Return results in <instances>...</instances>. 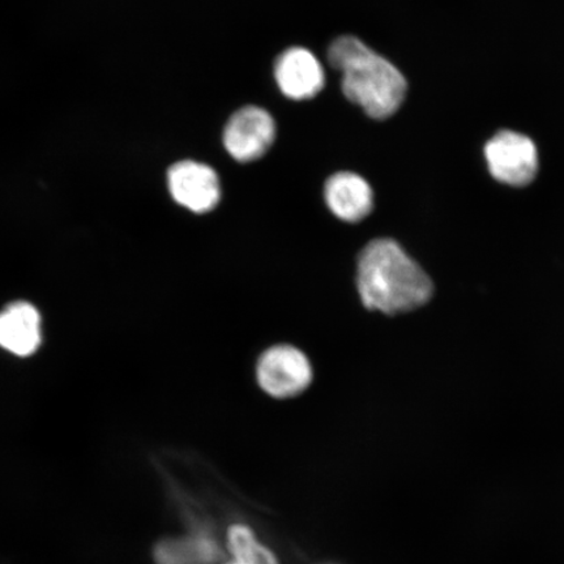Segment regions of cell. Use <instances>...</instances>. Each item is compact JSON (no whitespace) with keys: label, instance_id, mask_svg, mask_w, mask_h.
Instances as JSON below:
<instances>
[{"label":"cell","instance_id":"cell-1","mask_svg":"<svg viewBox=\"0 0 564 564\" xmlns=\"http://www.w3.org/2000/svg\"><path fill=\"white\" fill-rule=\"evenodd\" d=\"M356 285L365 308L384 315L426 305L434 288L427 273L391 238H377L357 258Z\"/></svg>","mask_w":564,"mask_h":564},{"label":"cell","instance_id":"cell-2","mask_svg":"<svg viewBox=\"0 0 564 564\" xmlns=\"http://www.w3.org/2000/svg\"><path fill=\"white\" fill-rule=\"evenodd\" d=\"M328 62L341 73L345 97L369 117L390 118L403 104L408 88L403 74L355 35L335 40Z\"/></svg>","mask_w":564,"mask_h":564},{"label":"cell","instance_id":"cell-3","mask_svg":"<svg viewBox=\"0 0 564 564\" xmlns=\"http://www.w3.org/2000/svg\"><path fill=\"white\" fill-rule=\"evenodd\" d=\"M314 369L308 357L291 344H278L258 358L257 382L268 397L286 400L300 397L312 386Z\"/></svg>","mask_w":564,"mask_h":564},{"label":"cell","instance_id":"cell-4","mask_svg":"<svg viewBox=\"0 0 564 564\" xmlns=\"http://www.w3.org/2000/svg\"><path fill=\"white\" fill-rule=\"evenodd\" d=\"M485 158L491 175L510 186H525L539 171V153L533 141L523 133L500 131L485 145Z\"/></svg>","mask_w":564,"mask_h":564},{"label":"cell","instance_id":"cell-5","mask_svg":"<svg viewBox=\"0 0 564 564\" xmlns=\"http://www.w3.org/2000/svg\"><path fill=\"white\" fill-rule=\"evenodd\" d=\"M276 137V124L267 110L259 106H245L232 115L225 126L224 145L238 162L263 158Z\"/></svg>","mask_w":564,"mask_h":564},{"label":"cell","instance_id":"cell-6","mask_svg":"<svg viewBox=\"0 0 564 564\" xmlns=\"http://www.w3.org/2000/svg\"><path fill=\"white\" fill-rule=\"evenodd\" d=\"M167 185L175 203L196 215L208 214L221 200L220 178L202 162H176L169 169Z\"/></svg>","mask_w":564,"mask_h":564},{"label":"cell","instance_id":"cell-7","mask_svg":"<svg viewBox=\"0 0 564 564\" xmlns=\"http://www.w3.org/2000/svg\"><path fill=\"white\" fill-rule=\"evenodd\" d=\"M274 77L282 94L295 101L308 100L321 94L326 75L316 56L303 47L281 53L274 65Z\"/></svg>","mask_w":564,"mask_h":564},{"label":"cell","instance_id":"cell-8","mask_svg":"<svg viewBox=\"0 0 564 564\" xmlns=\"http://www.w3.org/2000/svg\"><path fill=\"white\" fill-rule=\"evenodd\" d=\"M324 199L329 210L344 223H361L373 209L371 186L356 173L341 172L329 176L324 186Z\"/></svg>","mask_w":564,"mask_h":564},{"label":"cell","instance_id":"cell-9","mask_svg":"<svg viewBox=\"0 0 564 564\" xmlns=\"http://www.w3.org/2000/svg\"><path fill=\"white\" fill-rule=\"evenodd\" d=\"M41 315L28 302H15L0 313V347L19 357L32 356L42 341Z\"/></svg>","mask_w":564,"mask_h":564},{"label":"cell","instance_id":"cell-10","mask_svg":"<svg viewBox=\"0 0 564 564\" xmlns=\"http://www.w3.org/2000/svg\"><path fill=\"white\" fill-rule=\"evenodd\" d=\"M217 556V546L204 538L165 540L154 549L158 564L210 563Z\"/></svg>","mask_w":564,"mask_h":564},{"label":"cell","instance_id":"cell-11","mask_svg":"<svg viewBox=\"0 0 564 564\" xmlns=\"http://www.w3.org/2000/svg\"><path fill=\"white\" fill-rule=\"evenodd\" d=\"M228 546L235 556L228 564H280L271 550L259 542L247 525L232 524L229 528Z\"/></svg>","mask_w":564,"mask_h":564}]
</instances>
